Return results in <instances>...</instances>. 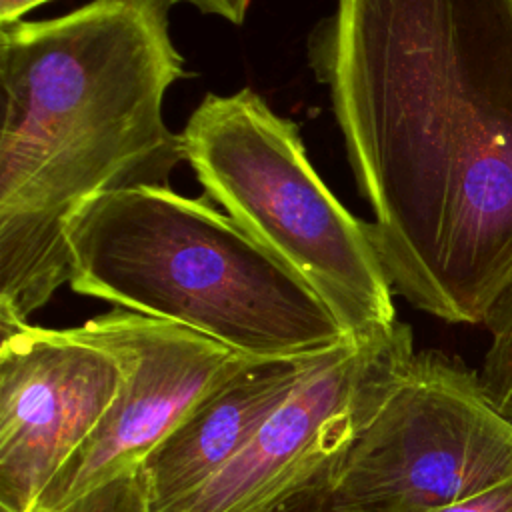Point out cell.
I'll use <instances>...</instances> for the list:
<instances>
[{
    "label": "cell",
    "instance_id": "3",
    "mask_svg": "<svg viewBox=\"0 0 512 512\" xmlns=\"http://www.w3.org/2000/svg\"><path fill=\"white\" fill-rule=\"evenodd\" d=\"M70 288L196 330L250 358L350 340L324 300L206 198L168 186L106 192L64 230Z\"/></svg>",
    "mask_w": 512,
    "mask_h": 512
},
{
    "label": "cell",
    "instance_id": "1",
    "mask_svg": "<svg viewBox=\"0 0 512 512\" xmlns=\"http://www.w3.org/2000/svg\"><path fill=\"white\" fill-rule=\"evenodd\" d=\"M308 56L392 290L484 324L512 284V0H336Z\"/></svg>",
    "mask_w": 512,
    "mask_h": 512
},
{
    "label": "cell",
    "instance_id": "5",
    "mask_svg": "<svg viewBox=\"0 0 512 512\" xmlns=\"http://www.w3.org/2000/svg\"><path fill=\"white\" fill-rule=\"evenodd\" d=\"M512 480V420L478 372L414 352L332 468L344 512H432Z\"/></svg>",
    "mask_w": 512,
    "mask_h": 512
},
{
    "label": "cell",
    "instance_id": "13",
    "mask_svg": "<svg viewBox=\"0 0 512 512\" xmlns=\"http://www.w3.org/2000/svg\"><path fill=\"white\" fill-rule=\"evenodd\" d=\"M432 512H512V480Z\"/></svg>",
    "mask_w": 512,
    "mask_h": 512
},
{
    "label": "cell",
    "instance_id": "15",
    "mask_svg": "<svg viewBox=\"0 0 512 512\" xmlns=\"http://www.w3.org/2000/svg\"><path fill=\"white\" fill-rule=\"evenodd\" d=\"M44 2L48 0H0V24L16 22L22 18V14Z\"/></svg>",
    "mask_w": 512,
    "mask_h": 512
},
{
    "label": "cell",
    "instance_id": "2",
    "mask_svg": "<svg viewBox=\"0 0 512 512\" xmlns=\"http://www.w3.org/2000/svg\"><path fill=\"white\" fill-rule=\"evenodd\" d=\"M170 0H92L0 24V330L70 282L64 230L92 198L168 186L186 160L162 116L184 74Z\"/></svg>",
    "mask_w": 512,
    "mask_h": 512
},
{
    "label": "cell",
    "instance_id": "4",
    "mask_svg": "<svg viewBox=\"0 0 512 512\" xmlns=\"http://www.w3.org/2000/svg\"><path fill=\"white\" fill-rule=\"evenodd\" d=\"M180 138L206 198L296 272L350 340L396 326L394 290L370 222L332 196L308 162L294 122L244 88L206 94Z\"/></svg>",
    "mask_w": 512,
    "mask_h": 512
},
{
    "label": "cell",
    "instance_id": "12",
    "mask_svg": "<svg viewBox=\"0 0 512 512\" xmlns=\"http://www.w3.org/2000/svg\"><path fill=\"white\" fill-rule=\"evenodd\" d=\"M334 468V466H332ZM332 468L276 500L262 512H344L332 494Z\"/></svg>",
    "mask_w": 512,
    "mask_h": 512
},
{
    "label": "cell",
    "instance_id": "9",
    "mask_svg": "<svg viewBox=\"0 0 512 512\" xmlns=\"http://www.w3.org/2000/svg\"><path fill=\"white\" fill-rule=\"evenodd\" d=\"M320 354L256 358L208 390L138 468L152 512H164L218 476Z\"/></svg>",
    "mask_w": 512,
    "mask_h": 512
},
{
    "label": "cell",
    "instance_id": "7",
    "mask_svg": "<svg viewBox=\"0 0 512 512\" xmlns=\"http://www.w3.org/2000/svg\"><path fill=\"white\" fill-rule=\"evenodd\" d=\"M80 330L118 358L122 384L32 512H56L88 490L138 470L208 390L256 360L186 326L126 308L94 316Z\"/></svg>",
    "mask_w": 512,
    "mask_h": 512
},
{
    "label": "cell",
    "instance_id": "11",
    "mask_svg": "<svg viewBox=\"0 0 512 512\" xmlns=\"http://www.w3.org/2000/svg\"><path fill=\"white\" fill-rule=\"evenodd\" d=\"M56 512H152L140 470L104 482Z\"/></svg>",
    "mask_w": 512,
    "mask_h": 512
},
{
    "label": "cell",
    "instance_id": "8",
    "mask_svg": "<svg viewBox=\"0 0 512 512\" xmlns=\"http://www.w3.org/2000/svg\"><path fill=\"white\" fill-rule=\"evenodd\" d=\"M0 336V512H32L114 402L122 366L80 326Z\"/></svg>",
    "mask_w": 512,
    "mask_h": 512
},
{
    "label": "cell",
    "instance_id": "6",
    "mask_svg": "<svg viewBox=\"0 0 512 512\" xmlns=\"http://www.w3.org/2000/svg\"><path fill=\"white\" fill-rule=\"evenodd\" d=\"M414 352L412 330L398 320L320 354L242 452L164 512H262L332 468Z\"/></svg>",
    "mask_w": 512,
    "mask_h": 512
},
{
    "label": "cell",
    "instance_id": "14",
    "mask_svg": "<svg viewBox=\"0 0 512 512\" xmlns=\"http://www.w3.org/2000/svg\"><path fill=\"white\" fill-rule=\"evenodd\" d=\"M186 2L198 8L202 14H214L230 24H242L252 0H170V4Z\"/></svg>",
    "mask_w": 512,
    "mask_h": 512
},
{
    "label": "cell",
    "instance_id": "10",
    "mask_svg": "<svg viewBox=\"0 0 512 512\" xmlns=\"http://www.w3.org/2000/svg\"><path fill=\"white\" fill-rule=\"evenodd\" d=\"M484 324L492 340L478 378L490 402L512 420V284L496 300Z\"/></svg>",
    "mask_w": 512,
    "mask_h": 512
}]
</instances>
